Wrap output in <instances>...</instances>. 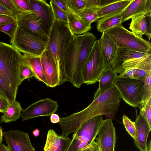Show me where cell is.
<instances>
[{
    "label": "cell",
    "instance_id": "7bdbcfd3",
    "mask_svg": "<svg viewBox=\"0 0 151 151\" xmlns=\"http://www.w3.org/2000/svg\"><path fill=\"white\" fill-rule=\"evenodd\" d=\"M144 110L147 122L149 125L151 127V106L148 103Z\"/></svg>",
    "mask_w": 151,
    "mask_h": 151
},
{
    "label": "cell",
    "instance_id": "7a4b0ae2",
    "mask_svg": "<svg viewBox=\"0 0 151 151\" xmlns=\"http://www.w3.org/2000/svg\"><path fill=\"white\" fill-rule=\"evenodd\" d=\"M75 35L68 24L57 20H54L49 32L46 49L50 52L56 64L60 85L68 81L66 66Z\"/></svg>",
    "mask_w": 151,
    "mask_h": 151
},
{
    "label": "cell",
    "instance_id": "603a6c76",
    "mask_svg": "<svg viewBox=\"0 0 151 151\" xmlns=\"http://www.w3.org/2000/svg\"><path fill=\"white\" fill-rule=\"evenodd\" d=\"M68 26L75 35H81L87 32L91 29V24L80 18L75 14H72L69 18Z\"/></svg>",
    "mask_w": 151,
    "mask_h": 151
},
{
    "label": "cell",
    "instance_id": "4316f807",
    "mask_svg": "<svg viewBox=\"0 0 151 151\" xmlns=\"http://www.w3.org/2000/svg\"><path fill=\"white\" fill-rule=\"evenodd\" d=\"M144 86L141 104L138 107L143 110L151 98V72L146 76L144 80Z\"/></svg>",
    "mask_w": 151,
    "mask_h": 151
},
{
    "label": "cell",
    "instance_id": "9c48e42d",
    "mask_svg": "<svg viewBox=\"0 0 151 151\" xmlns=\"http://www.w3.org/2000/svg\"><path fill=\"white\" fill-rule=\"evenodd\" d=\"M113 83L118 90L121 98L127 104L132 107H138L141 102L144 81L117 76Z\"/></svg>",
    "mask_w": 151,
    "mask_h": 151
},
{
    "label": "cell",
    "instance_id": "ba28073f",
    "mask_svg": "<svg viewBox=\"0 0 151 151\" xmlns=\"http://www.w3.org/2000/svg\"><path fill=\"white\" fill-rule=\"evenodd\" d=\"M104 119L103 116L98 115L84 122L74 133L66 151H78L90 144L97 135Z\"/></svg>",
    "mask_w": 151,
    "mask_h": 151
},
{
    "label": "cell",
    "instance_id": "ee69618b",
    "mask_svg": "<svg viewBox=\"0 0 151 151\" xmlns=\"http://www.w3.org/2000/svg\"><path fill=\"white\" fill-rule=\"evenodd\" d=\"M0 15L7 16L12 17L17 20L16 16L8 10L4 6L0 4Z\"/></svg>",
    "mask_w": 151,
    "mask_h": 151
},
{
    "label": "cell",
    "instance_id": "277c9868",
    "mask_svg": "<svg viewBox=\"0 0 151 151\" xmlns=\"http://www.w3.org/2000/svg\"><path fill=\"white\" fill-rule=\"evenodd\" d=\"M22 54L10 44L0 42V76L16 98Z\"/></svg>",
    "mask_w": 151,
    "mask_h": 151
},
{
    "label": "cell",
    "instance_id": "3957f363",
    "mask_svg": "<svg viewBox=\"0 0 151 151\" xmlns=\"http://www.w3.org/2000/svg\"><path fill=\"white\" fill-rule=\"evenodd\" d=\"M96 40L92 33L75 35L66 66L68 81L77 88L83 83L81 71L82 67Z\"/></svg>",
    "mask_w": 151,
    "mask_h": 151
},
{
    "label": "cell",
    "instance_id": "7c38bea8",
    "mask_svg": "<svg viewBox=\"0 0 151 151\" xmlns=\"http://www.w3.org/2000/svg\"><path fill=\"white\" fill-rule=\"evenodd\" d=\"M3 136L11 151H35L27 133L11 130L3 132Z\"/></svg>",
    "mask_w": 151,
    "mask_h": 151
},
{
    "label": "cell",
    "instance_id": "2e32d148",
    "mask_svg": "<svg viewBox=\"0 0 151 151\" xmlns=\"http://www.w3.org/2000/svg\"><path fill=\"white\" fill-rule=\"evenodd\" d=\"M43 70L49 87L60 85L59 72L56 64L51 54L45 49L40 56Z\"/></svg>",
    "mask_w": 151,
    "mask_h": 151
},
{
    "label": "cell",
    "instance_id": "f6af8a7d",
    "mask_svg": "<svg viewBox=\"0 0 151 151\" xmlns=\"http://www.w3.org/2000/svg\"><path fill=\"white\" fill-rule=\"evenodd\" d=\"M50 119L51 122L55 124L59 123L60 120V117L58 114L53 113L50 115Z\"/></svg>",
    "mask_w": 151,
    "mask_h": 151
},
{
    "label": "cell",
    "instance_id": "5bb4252c",
    "mask_svg": "<svg viewBox=\"0 0 151 151\" xmlns=\"http://www.w3.org/2000/svg\"><path fill=\"white\" fill-rule=\"evenodd\" d=\"M31 11L41 19L44 27L48 35L55 20L53 13L46 0H29Z\"/></svg>",
    "mask_w": 151,
    "mask_h": 151
},
{
    "label": "cell",
    "instance_id": "d6986e66",
    "mask_svg": "<svg viewBox=\"0 0 151 151\" xmlns=\"http://www.w3.org/2000/svg\"><path fill=\"white\" fill-rule=\"evenodd\" d=\"M151 53L140 52L131 49L119 48L117 53L112 65V68L118 75L123 64L131 59L141 58L148 55Z\"/></svg>",
    "mask_w": 151,
    "mask_h": 151
},
{
    "label": "cell",
    "instance_id": "bcb514c9",
    "mask_svg": "<svg viewBox=\"0 0 151 151\" xmlns=\"http://www.w3.org/2000/svg\"><path fill=\"white\" fill-rule=\"evenodd\" d=\"M0 151H11L8 146L3 143L0 145Z\"/></svg>",
    "mask_w": 151,
    "mask_h": 151
},
{
    "label": "cell",
    "instance_id": "681fc988",
    "mask_svg": "<svg viewBox=\"0 0 151 151\" xmlns=\"http://www.w3.org/2000/svg\"><path fill=\"white\" fill-rule=\"evenodd\" d=\"M147 151H151V141L150 140L148 143L147 145Z\"/></svg>",
    "mask_w": 151,
    "mask_h": 151
},
{
    "label": "cell",
    "instance_id": "5b68a950",
    "mask_svg": "<svg viewBox=\"0 0 151 151\" xmlns=\"http://www.w3.org/2000/svg\"><path fill=\"white\" fill-rule=\"evenodd\" d=\"M105 32L114 42L119 48H126L144 53H151L149 41L136 36L124 27L122 24Z\"/></svg>",
    "mask_w": 151,
    "mask_h": 151
},
{
    "label": "cell",
    "instance_id": "cb8c5ba5",
    "mask_svg": "<svg viewBox=\"0 0 151 151\" xmlns=\"http://www.w3.org/2000/svg\"><path fill=\"white\" fill-rule=\"evenodd\" d=\"M23 110L20 103L16 100L9 103L6 111L1 117L0 122L7 123L16 121L21 116Z\"/></svg>",
    "mask_w": 151,
    "mask_h": 151
},
{
    "label": "cell",
    "instance_id": "d4e9b609",
    "mask_svg": "<svg viewBox=\"0 0 151 151\" xmlns=\"http://www.w3.org/2000/svg\"><path fill=\"white\" fill-rule=\"evenodd\" d=\"M119 13L99 19L97 21V30L102 33L122 24V18Z\"/></svg>",
    "mask_w": 151,
    "mask_h": 151
},
{
    "label": "cell",
    "instance_id": "8d00e7d4",
    "mask_svg": "<svg viewBox=\"0 0 151 151\" xmlns=\"http://www.w3.org/2000/svg\"><path fill=\"white\" fill-rule=\"evenodd\" d=\"M22 14L32 12L29 0H12Z\"/></svg>",
    "mask_w": 151,
    "mask_h": 151
},
{
    "label": "cell",
    "instance_id": "9a60e30c",
    "mask_svg": "<svg viewBox=\"0 0 151 151\" xmlns=\"http://www.w3.org/2000/svg\"><path fill=\"white\" fill-rule=\"evenodd\" d=\"M134 122L136 130L134 143L140 151H147V139L151 127L147 122L144 110H140Z\"/></svg>",
    "mask_w": 151,
    "mask_h": 151
},
{
    "label": "cell",
    "instance_id": "30bf717a",
    "mask_svg": "<svg viewBox=\"0 0 151 151\" xmlns=\"http://www.w3.org/2000/svg\"><path fill=\"white\" fill-rule=\"evenodd\" d=\"M58 102L48 98L32 104L22 111L21 117L23 121L41 116H48L58 110Z\"/></svg>",
    "mask_w": 151,
    "mask_h": 151
},
{
    "label": "cell",
    "instance_id": "4dcf8cb0",
    "mask_svg": "<svg viewBox=\"0 0 151 151\" xmlns=\"http://www.w3.org/2000/svg\"><path fill=\"white\" fill-rule=\"evenodd\" d=\"M32 77L35 78V75L32 71L21 61L19 74V86L24 80Z\"/></svg>",
    "mask_w": 151,
    "mask_h": 151
},
{
    "label": "cell",
    "instance_id": "836d02e7",
    "mask_svg": "<svg viewBox=\"0 0 151 151\" xmlns=\"http://www.w3.org/2000/svg\"><path fill=\"white\" fill-rule=\"evenodd\" d=\"M0 4L13 14L16 16L17 20L22 14L12 0H0Z\"/></svg>",
    "mask_w": 151,
    "mask_h": 151
},
{
    "label": "cell",
    "instance_id": "f1b7e54d",
    "mask_svg": "<svg viewBox=\"0 0 151 151\" xmlns=\"http://www.w3.org/2000/svg\"><path fill=\"white\" fill-rule=\"evenodd\" d=\"M97 9L92 8H86L75 13L86 22L91 24L98 21L99 18L97 13Z\"/></svg>",
    "mask_w": 151,
    "mask_h": 151
},
{
    "label": "cell",
    "instance_id": "f35d334b",
    "mask_svg": "<svg viewBox=\"0 0 151 151\" xmlns=\"http://www.w3.org/2000/svg\"><path fill=\"white\" fill-rule=\"evenodd\" d=\"M78 151H101L99 145L95 139Z\"/></svg>",
    "mask_w": 151,
    "mask_h": 151
},
{
    "label": "cell",
    "instance_id": "d6a6232c",
    "mask_svg": "<svg viewBox=\"0 0 151 151\" xmlns=\"http://www.w3.org/2000/svg\"><path fill=\"white\" fill-rule=\"evenodd\" d=\"M68 5L71 14H75L87 7V0H68Z\"/></svg>",
    "mask_w": 151,
    "mask_h": 151
},
{
    "label": "cell",
    "instance_id": "44dd1931",
    "mask_svg": "<svg viewBox=\"0 0 151 151\" xmlns=\"http://www.w3.org/2000/svg\"><path fill=\"white\" fill-rule=\"evenodd\" d=\"M129 29L138 37H142L143 35H146L149 40L150 38L151 22L148 23L145 15H141L132 18Z\"/></svg>",
    "mask_w": 151,
    "mask_h": 151
},
{
    "label": "cell",
    "instance_id": "ab89813d",
    "mask_svg": "<svg viewBox=\"0 0 151 151\" xmlns=\"http://www.w3.org/2000/svg\"><path fill=\"white\" fill-rule=\"evenodd\" d=\"M71 139L69 136L65 137L60 147L56 151H66L71 142Z\"/></svg>",
    "mask_w": 151,
    "mask_h": 151
},
{
    "label": "cell",
    "instance_id": "ffe728a7",
    "mask_svg": "<svg viewBox=\"0 0 151 151\" xmlns=\"http://www.w3.org/2000/svg\"><path fill=\"white\" fill-rule=\"evenodd\" d=\"M21 61L31 69L37 79L43 82L48 86V83L43 70L40 56L24 53V55H22Z\"/></svg>",
    "mask_w": 151,
    "mask_h": 151
},
{
    "label": "cell",
    "instance_id": "60d3db41",
    "mask_svg": "<svg viewBox=\"0 0 151 151\" xmlns=\"http://www.w3.org/2000/svg\"><path fill=\"white\" fill-rule=\"evenodd\" d=\"M16 22L17 20L12 17L7 16L0 15V26Z\"/></svg>",
    "mask_w": 151,
    "mask_h": 151
},
{
    "label": "cell",
    "instance_id": "74e56055",
    "mask_svg": "<svg viewBox=\"0 0 151 151\" xmlns=\"http://www.w3.org/2000/svg\"><path fill=\"white\" fill-rule=\"evenodd\" d=\"M68 0H52L65 12L70 16L71 13L68 5Z\"/></svg>",
    "mask_w": 151,
    "mask_h": 151
},
{
    "label": "cell",
    "instance_id": "d590c367",
    "mask_svg": "<svg viewBox=\"0 0 151 151\" xmlns=\"http://www.w3.org/2000/svg\"><path fill=\"white\" fill-rule=\"evenodd\" d=\"M18 25L17 22L0 26V31L8 35L12 40L14 36Z\"/></svg>",
    "mask_w": 151,
    "mask_h": 151
},
{
    "label": "cell",
    "instance_id": "83f0119b",
    "mask_svg": "<svg viewBox=\"0 0 151 151\" xmlns=\"http://www.w3.org/2000/svg\"><path fill=\"white\" fill-rule=\"evenodd\" d=\"M117 75L112 67H108L104 72L98 81V88L102 89L113 83Z\"/></svg>",
    "mask_w": 151,
    "mask_h": 151
},
{
    "label": "cell",
    "instance_id": "6da1fadb",
    "mask_svg": "<svg viewBox=\"0 0 151 151\" xmlns=\"http://www.w3.org/2000/svg\"><path fill=\"white\" fill-rule=\"evenodd\" d=\"M121 98L116 87L112 83L102 89L98 88L91 104L82 110L69 116L60 118L58 123L61 135L67 137L76 132L86 120L99 115L114 119L118 110Z\"/></svg>",
    "mask_w": 151,
    "mask_h": 151
},
{
    "label": "cell",
    "instance_id": "8fae6325",
    "mask_svg": "<svg viewBox=\"0 0 151 151\" xmlns=\"http://www.w3.org/2000/svg\"><path fill=\"white\" fill-rule=\"evenodd\" d=\"M117 137L112 120L102 121L95 138L101 151H114Z\"/></svg>",
    "mask_w": 151,
    "mask_h": 151
},
{
    "label": "cell",
    "instance_id": "c3c4849f",
    "mask_svg": "<svg viewBox=\"0 0 151 151\" xmlns=\"http://www.w3.org/2000/svg\"><path fill=\"white\" fill-rule=\"evenodd\" d=\"M40 131L38 129H36L32 131V134L35 137L39 136Z\"/></svg>",
    "mask_w": 151,
    "mask_h": 151
},
{
    "label": "cell",
    "instance_id": "b9f144b4",
    "mask_svg": "<svg viewBox=\"0 0 151 151\" xmlns=\"http://www.w3.org/2000/svg\"><path fill=\"white\" fill-rule=\"evenodd\" d=\"M9 103L6 99L0 96V112L4 113L6 111Z\"/></svg>",
    "mask_w": 151,
    "mask_h": 151
},
{
    "label": "cell",
    "instance_id": "e0dca14e",
    "mask_svg": "<svg viewBox=\"0 0 151 151\" xmlns=\"http://www.w3.org/2000/svg\"><path fill=\"white\" fill-rule=\"evenodd\" d=\"M151 0H133L121 13L122 22L141 15L151 13Z\"/></svg>",
    "mask_w": 151,
    "mask_h": 151
},
{
    "label": "cell",
    "instance_id": "ac0fdd59",
    "mask_svg": "<svg viewBox=\"0 0 151 151\" xmlns=\"http://www.w3.org/2000/svg\"><path fill=\"white\" fill-rule=\"evenodd\" d=\"M101 52L105 63L112 67L116 55L118 47L113 40L105 32L98 40Z\"/></svg>",
    "mask_w": 151,
    "mask_h": 151
},
{
    "label": "cell",
    "instance_id": "4fadbf2b",
    "mask_svg": "<svg viewBox=\"0 0 151 151\" xmlns=\"http://www.w3.org/2000/svg\"><path fill=\"white\" fill-rule=\"evenodd\" d=\"M18 26L24 28L36 35L47 40L46 32L41 19L33 12L22 14L17 20Z\"/></svg>",
    "mask_w": 151,
    "mask_h": 151
},
{
    "label": "cell",
    "instance_id": "52a82bcc",
    "mask_svg": "<svg viewBox=\"0 0 151 151\" xmlns=\"http://www.w3.org/2000/svg\"><path fill=\"white\" fill-rule=\"evenodd\" d=\"M108 67L102 55L98 40H96L82 68L83 83L88 85L98 82L104 72Z\"/></svg>",
    "mask_w": 151,
    "mask_h": 151
},
{
    "label": "cell",
    "instance_id": "e575fe53",
    "mask_svg": "<svg viewBox=\"0 0 151 151\" xmlns=\"http://www.w3.org/2000/svg\"><path fill=\"white\" fill-rule=\"evenodd\" d=\"M122 122L127 132L134 139L136 135V128L134 122L132 121L127 116L124 115Z\"/></svg>",
    "mask_w": 151,
    "mask_h": 151
},
{
    "label": "cell",
    "instance_id": "1f68e13d",
    "mask_svg": "<svg viewBox=\"0 0 151 151\" xmlns=\"http://www.w3.org/2000/svg\"><path fill=\"white\" fill-rule=\"evenodd\" d=\"M0 95L9 103L16 100L11 91L0 76Z\"/></svg>",
    "mask_w": 151,
    "mask_h": 151
},
{
    "label": "cell",
    "instance_id": "8992f818",
    "mask_svg": "<svg viewBox=\"0 0 151 151\" xmlns=\"http://www.w3.org/2000/svg\"><path fill=\"white\" fill-rule=\"evenodd\" d=\"M47 40L18 26L10 44L20 52L40 56L46 48Z\"/></svg>",
    "mask_w": 151,
    "mask_h": 151
},
{
    "label": "cell",
    "instance_id": "f546056e",
    "mask_svg": "<svg viewBox=\"0 0 151 151\" xmlns=\"http://www.w3.org/2000/svg\"><path fill=\"white\" fill-rule=\"evenodd\" d=\"M49 3L53 13L55 20L68 24L69 18L70 16L53 2L52 0L50 1Z\"/></svg>",
    "mask_w": 151,
    "mask_h": 151
},
{
    "label": "cell",
    "instance_id": "484cf974",
    "mask_svg": "<svg viewBox=\"0 0 151 151\" xmlns=\"http://www.w3.org/2000/svg\"><path fill=\"white\" fill-rule=\"evenodd\" d=\"M65 137L58 135L53 129L49 130L47 132L44 151H56Z\"/></svg>",
    "mask_w": 151,
    "mask_h": 151
},
{
    "label": "cell",
    "instance_id": "7dc6e473",
    "mask_svg": "<svg viewBox=\"0 0 151 151\" xmlns=\"http://www.w3.org/2000/svg\"><path fill=\"white\" fill-rule=\"evenodd\" d=\"M3 132L2 128L0 126V145L2 143L3 141Z\"/></svg>",
    "mask_w": 151,
    "mask_h": 151
},
{
    "label": "cell",
    "instance_id": "7402d4cb",
    "mask_svg": "<svg viewBox=\"0 0 151 151\" xmlns=\"http://www.w3.org/2000/svg\"><path fill=\"white\" fill-rule=\"evenodd\" d=\"M133 0H115L111 3L99 8L96 13L99 18L121 13Z\"/></svg>",
    "mask_w": 151,
    "mask_h": 151
},
{
    "label": "cell",
    "instance_id": "f907efd6",
    "mask_svg": "<svg viewBox=\"0 0 151 151\" xmlns=\"http://www.w3.org/2000/svg\"><path fill=\"white\" fill-rule=\"evenodd\" d=\"M0 96H1V95H0Z\"/></svg>",
    "mask_w": 151,
    "mask_h": 151
}]
</instances>
